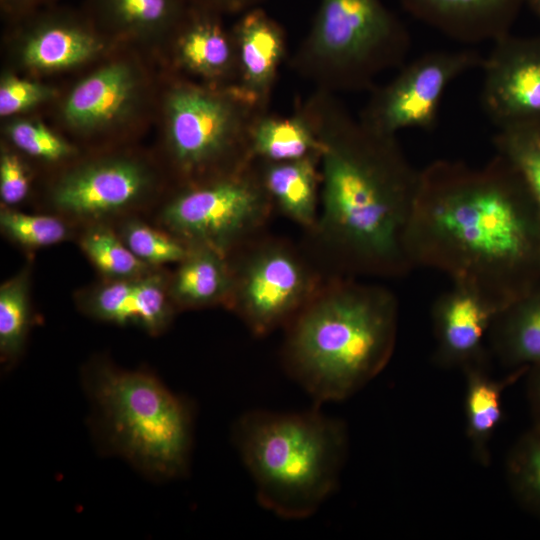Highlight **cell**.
<instances>
[{"instance_id": "obj_16", "label": "cell", "mask_w": 540, "mask_h": 540, "mask_svg": "<svg viewBox=\"0 0 540 540\" xmlns=\"http://www.w3.org/2000/svg\"><path fill=\"white\" fill-rule=\"evenodd\" d=\"M175 43L177 62L186 71L221 85L237 84L235 42L220 14L190 6Z\"/></svg>"}, {"instance_id": "obj_21", "label": "cell", "mask_w": 540, "mask_h": 540, "mask_svg": "<svg viewBox=\"0 0 540 540\" xmlns=\"http://www.w3.org/2000/svg\"><path fill=\"white\" fill-rule=\"evenodd\" d=\"M100 40L71 17L42 18L29 32L22 50L24 63L38 70H58L80 64L100 49Z\"/></svg>"}, {"instance_id": "obj_36", "label": "cell", "mask_w": 540, "mask_h": 540, "mask_svg": "<svg viewBox=\"0 0 540 540\" xmlns=\"http://www.w3.org/2000/svg\"><path fill=\"white\" fill-rule=\"evenodd\" d=\"M191 6L210 10L217 14L240 13L261 6L266 0H187Z\"/></svg>"}, {"instance_id": "obj_27", "label": "cell", "mask_w": 540, "mask_h": 540, "mask_svg": "<svg viewBox=\"0 0 540 540\" xmlns=\"http://www.w3.org/2000/svg\"><path fill=\"white\" fill-rule=\"evenodd\" d=\"M0 231L10 243L32 252L75 238L77 228L53 213H26L1 206Z\"/></svg>"}, {"instance_id": "obj_2", "label": "cell", "mask_w": 540, "mask_h": 540, "mask_svg": "<svg viewBox=\"0 0 540 540\" xmlns=\"http://www.w3.org/2000/svg\"><path fill=\"white\" fill-rule=\"evenodd\" d=\"M321 144L320 207L311 231L340 271L399 277L411 269L407 236L419 184L396 136L355 119L336 93L299 102Z\"/></svg>"}, {"instance_id": "obj_6", "label": "cell", "mask_w": 540, "mask_h": 540, "mask_svg": "<svg viewBox=\"0 0 540 540\" xmlns=\"http://www.w3.org/2000/svg\"><path fill=\"white\" fill-rule=\"evenodd\" d=\"M409 49L406 26L383 0H320L290 67L316 89L355 92L401 66Z\"/></svg>"}, {"instance_id": "obj_8", "label": "cell", "mask_w": 540, "mask_h": 540, "mask_svg": "<svg viewBox=\"0 0 540 540\" xmlns=\"http://www.w3.org/2000/svg\"><path fill=\"white\" fill-rule=\"evenodd\" d=\"M273 209L255 160L237 172L179 186L149 217L189 247L230 256L255 238Z\"/></svg>"}, {"instance_id": "obj_17", "label": "cell", "mask_w": 540, "mask_h": 540, "mask_svg": "<svg viewBox=\"0 0 540 540\" xmlns=\"http://www.w3.org/2000/svg\"><path fill=\"white\" fill-rule=\"evenodd\" d=\"M137 96V79L122 63L108 65L78 83L69 94L63 115L78 130L107 127L131 110Z\"/></svg>"}, {"instance_id": "obj_4", "label": "cell", "mask_w": 540, "mask_h": 540, "mask_svg": "<svg viewBox=\"0 0 540 540\" xmlns=\"http://www.w3.org/2000/svg\"><path fill=\"white\" fill-rule=\"evenodd\" d=\"M232 437L259 504L275 515L305 519L338 487L348 453L346 425L318 409L251 410Z\"/></svg>"}, {"instance_id": "obj_22", "label": "cell", "mask_w": 540, "mask_h": 540, "mask_svg": "<svg viewBox=\"0 0 540 540\" xmlns=\"http://www.w3.org/2000/svg\"><path fill=\"white\" fill-rule=\"evenodd\" d=\"M488 336L511 370L540 364V282L497 314Z\"/></svg>"}, {"instance_id": "obj_1", "label": "cell", "mask_w": 540, "mask_h": 540, "mask_svg": "<svg viewBox=\"0 0 540 540\" xmlns=\"http://www.w3.org/2000/svg\"><path fill=\"white\" fill-rule=\"evenodd\" d=\"M407 246L414 268L446 274L499 311L540 282V213L499 154L481 167L437 160L421 170Z\"/></svg>"}, {"instance_id": "obj_35", "label": "cell", "mask_w": 540, "mask_h": 540, "mask_svg": "<svg viewBox=\"0 0 540 540\" xmlns=\"http://www.w3.org/2000/svg\"><path fill=\"white\" fill-rule=\"evenodd\" d=\"M53 94V89L40 83L6 75L0 82V115L8 116L28 110Z\"/></svg>"}, {"instance_id": "obj_37", "label": "cell", "mask_w": 540, "mask_h": 540, "mask_svg": "<svg viewBox=\"0 0 540 540\" xmlns=\"http://www.w3.org/2000/svg\"><path fill=\"white\" fill-rule=\"evenodd\" d=\"M527 399L534 427L540 428V364L530 367L526 373Z\"/></svg>"}, {"instance_id": "obj_11", "label": "cell", "mask_w": 540, "mask_h": 540, "mask_svg": "<svg viewBox=\"0 0 540 540\" xmlns=\"http://www.w3.org/2000/svg\"><path fill=\"white\" fill-rule=\"evenodd\" d=\"M483 60L473 49L425 53L404 65L387 84L373 89L359 120L392 136L404 129L432 130L447 88L466 72L481 68Z\"/></svg>"}, {"instance_id": "obj_18", "label": "cell", "mask_w": 540, "mask_h": 540, "mask_svg": "<svg viewBox=\"0 0 540 540\" xmlns=\"http://www.w3.org/2000/svg\"><path fill=\"white\" fill-rule=\"evenodd\" d=\"M168 289L177 311L228 308L233 290L230 257L208 247H190L169 273Z\"/></svg>"}, {"instance_id": "obj_5", "label": "cell", "mask_w": 540, "mask_h": 540, "mask_svg": "<svg viewBox=\"0 0 540 540\" xmlns=\"http://www.w3.org/2000/svg\"><path fill=\"white\" fill-rule=\"evenodd\" d=\"M96 425L108 450L155 480L188 472L193 414L186 400L146 370L95 360L85 374Z\"/></svg>"}, {"instance_id": "obj_25", "label": "cell", "mask_w": 540, "mask_h": 540, "mask_svg": "<svg viewBox=\"0 0 540 540\" xmlns=\"http://www.w3.org/2000/svg\"><path fill=\"white\" fill-rule=\"evenodd\" d=\"M32 261L0 285V359L13 366L25 351L31 327Z\"/></svg>"}, {"instance_id": "obj_32", "label": "cell", "mask_w": 540, "mask_h": 540, "mask_svg": "<svg viewBox=\"0 0 540 540\" xmlns=\"http://www.w3.org/2000/svg\"><path fill=\"white\" fill-rule=\"evenodd\" d=\"M169 273L155 268L137 280V327L152 336L166 331L177 311L169 295Z\"/></svg>"}, {"instance_id": "obj_31", "label": "cell", "mask_w": 540, "mask_h": 540, "mask_svg": "<svg viewBox=\"0 0 540 540\" xmlns=\"http://www.w3.org/2000/svg\"><path fill=\"white\" fill-rule=\"evenodd\" d=\"M506 476L519 504L540 518V428L532 426L514 443L506 461Z\"/></svg>"}, {"instance_id": "obj_15", "label": "cell", "mask_w": 540, "mask_h": 540, "mask_svg": "<svg viewBox=\"0 0 540 540\" xmlns=\"http://www.w3.org/2000/svg\"><path fill=\"white\" fill-rule=\"evenodd\" d=\"M414 18L463 43L510 33L525 0H399Z\"/></svg>"}, {"instance_id": "obj_14", "label": "cell", "mask_w": 540, "mask_h": 540, "mask_svg": "<svg viewBox=\"0 0 540 540\" xmlns=\"http://www.w3.org/2000/svg\"><path fill=\"white\" fill-rule=\"evenodd\" d=\"M237 85L269 110L279 68L287 53L284 28L261 6L243 12L233 26Z\"/></svg>"}, {"instance_id": "obj_34", "label": "cell", "mask_w": 540, "mask_h": 540, "mask_svg": "<svg viewBox=\"0 0 540 540\" xmlns=\"http://www.w3.org/2000/svg\"><path fill=\"white\" fill-rule=\"evenodd\" d=\"M31 174L23 159L12 151L0 156L1 206L18 208L30 196Z\"/></svg>"}, {"instance_id": "obj_10", "label": "cell", "mask_w": 540, "mask_h": 540, "mask_svg": "<svg viewBox=\"0 0 540 540\" xmlns=\"http://www.w3.org/2000/svg\"><path fill=\"white\" fill-rule=\"evenodd\" d=\"M229 257L233 290L228 309L257 336L285 327L322 284L301 254L284 242L252 239Z\"/></svg>"}, {"instance_id": "obj_28", "label": "cell", "mask_w": 540, "mask_h": 540, "mask_svg": "<svg viewBox=\"0 0 540 540\" xmlns=\"http://www.w3.org/2000/svg\"><path fill=\"white\" fill-rule=\"evenodd\" d=\"M129 250L143 263L162 268L179 263L190 247L143 216H131L112 224Z\"/></svg>"}, {"instance_id": "obj_29", "label": "cell", "mask_w": 540, "mask_h": 540, "mask_svg": "<svg viewBox=\"0 0 540 540\" xmlns=\"http://www.w3.org/2000/svg\"><path fill=\"white\" fill-rule=\"evenodd\" d=\"M138 278L101 279L77 291L75 303L92 319L120 326H137Z\"/></svg>"}, {"instance_id": "obj_26", "label": "cell", "mask_w": 540, "mask_h": 540, "mask_svg": "<svg viewBox=\"0 0 540 540\" xmlns=\"http://www.w3.org/2000/svg\"><path fill=\"white\" fill-rule=\"evenodd\" d=\"M75 240L101 279H135L155 269L129 250L112 224L83 226L77 230Z\"/></svg>"}, {"instance_id": "obj_38", "label": "cell", "mask_w": 540, "mask_h": 540, "mask_svg": "<svg viewBox=\"0 0 540 540\" xmlns=\"http://www.w3.org/2000/svg\"><path fill=\"white\" fill-rule=\"evenodd\" d=\"M4 5L10 10L21 11L28 9L41 0H3Z\"/></svg>"}, {"instance_id": "obj_23", "label": "cell", "mask_w": 540, "mask_h": 540, "mask_svg": "<svg viewBox=\"0 0 540 540\" xmlns=\"http://www.w3.org/2000/svg\"><path fill=\"white\" fill-rule=\"evenodd\" d=\"M250 147L253 159L265 162L321 155L320 141L299 102L290 116H277L270 111L261 114L252 127Z\"/></svg>"}, {"instance_id": "obj_30", "label": "cell", "mask_w": 540, "mask_h": 540, "mask_svg": "<svg viewBox=\"0 0 540 540\" xmlns=\"http://www.w3.org/2000/svg\"><path fill=\"white\" fill-rule=\"evenodd\" d=\"M497 154L515 170L540 213V121L498 130Z\"/></svg>"}, {"instance_id": "obj_33", "label": "cell", "mask_w": 540, "mask_h": 540, "mask_svg": "<svg viewBox=\"0 0 540 540\" xmlns=\"http://www.w3.org/2000/svg\"><path fill=\"white\" fill-rule=\"evenodd\" d=\"M13 145L24 154L47 162L67 160L75 154L72 145L41 123L18 120L7 127Z\"/></svg>"}, {"instance_id": "obj_20", "label": "cell", "mask_w": 540, "mask_h": 540, "mask_svg": "<svg viewBox=\"0 0 540 540\" xmlns=\"http://www.w3.org/2000/svg\"><path fill=\"white\" fill-rule=\"evenodd\" d=\"M257 163L274 209L312 231L320 207V157Z\"/></svg>"}, {"instance_id": "obj_9", "label": "cell", "mask_w": 540, "mask_h": 540, "mask_svg": "<svg viewBox=\"0 0 540 540\" xmlns=\"http://www.w3.org/2000/svg\"><path fill=\"white\" fill-rule=\"evenodd\" d=\"M158 174L129 155L87 160L61 173L48 187L43 211L65 218L77 230L113 224L131 216L148 217L160 204Z\"/></svg>"}, {"instance_id": "obj_12", "label": "cell", "mask_w": 540, "mask_h": 540, "mask_svg": "<svg viewBox=\"0 0 540 540\" xmlns=\"http://www.w3.org/2000/svg\"><path fill=\"white\" fill-rule=\"evenodd\" d=\"M493 43L481 65L485 113L498 130L540 121V35Z\"/></svg>"}, {"instance_id": "obj_7", "label": "cell", "mask_w": 540, "mask_h": 540, "mask_svg": "<svg viewBox=\"0 0 540 540\" xmlns=\"http://www.w3.org/2000/svg\"><path fill=\"white\" fill-rule=\"evenodd\" d=\"M268 111L237 84L175 83L165 101L166 145L179 186L251 165V130Z\"/></svg>"}, {"instance_id": "obj_39", "label": "cell", "mask_w": 540, "mask_h": 540, "mask_svg": "<svg viewBox=\"0 0 540 540\" xmlns=\"http://www.w3.org/2000/svg\"><path fill=\"white\" fill-rule=\"evenodd\" d=\"M525 3L530 6L532 11L540 20V0H525Z\"/></svg>"}, {"instance_id": "obj_24", "label": "cell", "mask_w": 540, "mask_h": 540, "mask_svg": "<svg viewBox=\"0 0 540 540\" xmlns=\"http://www.w3.org/2000/svg\"><path fill=\"white\" fill-rule=\"evenodd\" d=\"M94 1L104 22L132 34L177 32L191 6L187 0Z\"/></svg>"}, {"instance_id": "obj_3", "label": "cell", "mask_w": 540, "mask_h": 540, "mask_svg": "<svg viewBox=\"0 0 540 540\" xmlns=\"http://www.w3.org/2000/svg\"><path fill=\"white\" fill-rule=\"evenodd\" d=\"M284 328L288 375L316 403L342 401L390 361L398 303L383 286L336 277L322 283Z\"/></svg>"}, {"instance_id": "obj_13", "label": "cell", "mask_w": 540, "mask_h": 540, "mask_svg": "<svg viewBox=\"0 0 540 540\" xmlns=\"http://www.w3.org/2000/svg\"><path fill=\"white\" fill-rule=\"evenodd\" d=\"M500 311L483 297L453 285L432 307L435 362L445 368L486 362L484 342Z\"/></svg>"}, {"instance_id": "obj_19", "label": "cell", "mask_w": 540, "mask_h": 540, "mask_svg": "<svg viewBox=\"0 0 540 540\" xmlns=\"http://www.w3.org/2000/svg\"><path fill=\"white\" fill-rule=\"evenodd\" d=\"M529 368L512 369L501 379L492 378L486 362L465 366V428L475 460L490 463V443L503 419V394L507 388L524 377Z\"/></svg>"}]
</instances>
